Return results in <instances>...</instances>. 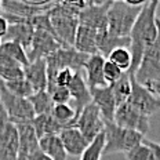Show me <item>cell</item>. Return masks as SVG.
Masks as SVG:
<instances>
[{
	"instance_id": "obj_1",
	"label": "cell",
	"mask_w": 160,
	"mask_h": 160,
	"mask_svg": "<svg viewBox=\"0 0 160 160\" xmlns=\"http://www.w3.org/2000/svg\"><path fill=\"white\" fill-rule=\"evenodd\" d=\"M160 3L158 0L146 2L137 18L130 33V52L132 57V64L128 75L134 78L137 69L142 61L145 51L158 38V11Z\"/></svg>"
},
{
	"instance_id": "obj_2",
	"label": "cell",
	"mask_w": 160,
	"mask_h": 160,
	"mask_svg": "<svg viewBox=\"0 0 160 160\" xmlns=\"http://www.w3.org/2000/svg\"><path fill=\"white\" fill-rule=\"evenodd\" d=\"M87 4L88 2H59L48 10L52 33L62 47L75 46L79 15L87 7Z\"/></svg>"
},
{
	"instance_id": "obj_3",
	"label": "cell",
	"mask_w": 160,
	"mask_h": 160,
	"mask_svg": "<svg viewBox=\"0 0 160 160\" xmlns=\"http://www.w3.org/2000/svg\"><path fill=\"white\" fill-rule=\"evenodd\" d=\"M146 2H112L108 8V32L115 38H130L139 12Z\"/></svg>"
},
{
	"instance_id": "obj_4",
	"label": "cell",
	"mask_w": 160,
	"mask_h": 160,
	"mask_svg": "<svg viewBox=\"0 0 160 160\" xmlns=\"http://www.w3.org/2000/svg\"><path fill=\"white\" fill-rule=\"evenodd\" d=\"M104 135V155H111V153H124L126 155L135 146L141 145L145 139L141 132L119 127L115 123H105Z\"/></svg>"
},
{
	"instance_id": "obj_5",
	"label": "cell",
	"mask_w": 160,
	"mask_h": 160,
	"mask_svg": "<svg viewBox=\"0 0 160 160\" xmlns=\"http://www.w3.org/2000/svg\"><path fill=\"white\" fill-rule=\"evenodd\" d=\"M134 79L145 87L160 82V18H158V38L145 51Z\"/></svg>"
},
{
	"instance_id": "obj_6",
	"label": "cell",
	"mask_w": 160,
	"mask_h": 160,
	"mask_svg": "<svg viewBox=\"0 0 160 160\" xmlns=\"http://www.w3.org/2000/svg\"><path fill=\"white\" fill-rule=\"evenodd\" d=\"M0 105L15 126L22 123H31L36 116L29 98H21L11 94L2 80H0Z\"/></svg>"
},
{
	"instance_id": "obj_7",
	"label": "cell",
	"mask_w": 160,
	"mask_h": 160,
	"mask_svg": "<svg viewBox=\"0 0 160 160\" xmlns=\"http://www.w3.org/2000/svg\"><path fill=\"white\" fill-rule=\"evenodd\" d=\"M18 130L0 105V160H18Z\"/></svg>"
},
{
	"instance_id": "obj_8",
	"label": "cell",
	"mask_w": 160,
	"mask_h": 160,
	"mask_svg": "<svg viewBox=\"0 0 160 160\" xmlns=\"http://www.w3.org/2000/svg\"><path fill=\"white\" fill-rule=\"evenodd\" d=\"M73 127L78 128L79 131L84 135V138L91 144L97 137L104 132L105 120L102 119L98 108H97L92 102H90L78 115Z\"/></svg>"
},
{
	"instance_id": "obj_9",
	"label": "cell",
	"mask_w": 160,
	"mask_h": 160,
	"mask_svg": "<svg viewBox=\"0 0 160 160\" xmlns=\"http://www.w3.org/2000/svg\"><path fill=\"white\" fill-rule=\"evenodd\" d=\"M127 102L149 119L160 111V98L151 88L137 83L134 78H131V95Z\"/></svg>"
},
{
	"instance_id": "obj_10",
	"label": "cell",
	"mask_w": 160,
	"mask_h": 160,
	"mask_svg": "<svg viewBox=\"0 0 160 160\" xmlns=\"http://www.w3.org/2000/svg\"><path fill=\"white\" fill-rule=\"evenodd\" d=\"M113 123L118 124L119 127L141 132L142 135H145L149 131V127H151V119L142 115L141 112H138L128 102H124V104L119 105L116 108Z\"/></svg>"
},
{
	"instance_id": "obj_11",
	"label": "cell",
	"mask_w": 160,
	"mask_h": 160,
	"mask_svg": "<svg viewBox=\"0 0 160 160\" xmlns=\"http://www.w3.org/2000/svg\"><path fill=\"white\" fill-rule=\"evenodd\" d=\"M61 47V43L55 39L52 33L46 31H35L31 47L26 54H28L29 62H33L36 59H46Z\"/></svg>"
},
{
	"instance_id": "obj_12",
	"label": "cell",
	"mask_w": 160,
	"mask_h": 160,
	"mask_svg": "<svg viewBox=\"0 0 160 160\" xmlns=\"http://www.w3.org/2000/svg\"><path fill=\"white\" fill-rule=\"evenodd\" d=\"M91 101L101 113L102 119L105 123H113L115 119V112H116V101L112 92L111 86H105V87H98V88H91Z\"/></svg>"
},
{
	"instance_id": "obj_13",
	"label": "cell",
	"mask_w": 160,
	"mask_h": 160,
	"mask_svg": "<svg viewBox=\"0 0 160 160\" xmlns=\"http://www.w3.org/2000/svg\"><path fill=\"white\" fill-rule=\"evenodd\" d=\"M17 130H18V139H19L18 160H29V158L33 153L40 151L39 138L32 126V122L17 124Z\"/></svg>"
},
{
	"instance_id": "obj_14",
	"label": "cell",
	"mask_w": 160,
	"mask_h": 160,
	"mask_svg": "<svg viewBox=\"0 0 160 160\" xmlns=\"http://www.w3.org/2000/svg\"><path fill=\"white\" fill-rule=\"evenodd\" d=\"M106 58L101 54H92L88 57L83 72H84V80L87 83L88 88H98L105 87L106 82L104 79V65Z\"/></svg>"
},
{
	"instance_id": "obj_15",
	"label": "cell",
	"mask_w": 160,
	"mask_h": 160,
	"mask_svg": "<svg viewBox=\"0 0 160 160\" xmlns=\"http://www.w3.org/2000/svg\"><path fill=\"white\" fill-rule=\"evenodd\" d=\"M54 4H55V2H52L51 4L46 6V7H35L28 0H22V2H17V0H3L2 2L3 12L15 15L22 19H32L33 17H36V15L44 14V12H47Z\"/></svg>"
},
{
	"instance_id": "obj_16",
	"label": "cell",
	"mask_w": 160,
	"mask_h": 160,
	"mask_svg": "<svg viewBox=\"0 0 160 160\" xmlns=\"http://www.w3.org/2000/svg\"><path fill=\"white\" fill-rule=\"evenodd\" d=\"M58 135L64 144L66 153L72 156H82L90 145V142L84 138V135L73 126L62 128Z\"/></svg>"
},
{
	"instance_id": "obj_17",
	"label": "cell",
	"mask_w": 160,
	"mask_h": 160,
	"mask_svg": "<svg viewBox=\"0 0 160 160\" xmlns=\"http://www.w3.org/2000/svg\"><path fill=\"white\" fill-rule=\"evenodd\" d=\"M25 79L31 84L33 94L43 90H47V64L46 59H36L33 62H29V65L24 68Z\"/></svg>"
},
{
	"instance_id": "obj_18",
	"label": "cell",
	"mask_w": 160,
	"mask_h": 160,
	"mask_svg": "<svg viewBox=\"0 0 160 160\" xmlns=\"http://www.w3.org/2000/svg\"><path fill=\"white\" fill-rule=\"evenodd\" d=\"M69 92H71L72 99H75V111L76 113H79L87 106L91 101V92L90 88L86 83L84 78H83V72H76L73 76L72 83L69 84Z\"/></svg>"
},
{
	"instance_id": "obj_19",
	"label": "cell",
	"mask_w": 160,
	"mask_h": 160,
	"mask_svg": "<svg viewBox=\"0 0 160 160\" xmlns=\"http://www.w3.org/2000/svg\"><path fill=\"white\" fill-rule=\"evenodd\" d=\"M33 33H35V28L31 24V19H24L17 24H11L8 26V31L3 42H14L21 44L28 52L29 47H31Z\"/></svg>"
},
{
	"instance_id": "obj_20",
	"label": "cell",
	"mask_w": 160,
	"mask_h": 160,
	"mask_svg": "<svg viewBox=\"0 0 160 160\" xmlns=\"http://www.w3.org/2000/svg\"><path fill=\"white\" fill-rule=\"evenodd\" d=\"M39 146L40 151L44 155H47L51 160H66L68 153H66L64 144H62L58 134L42 137L39 139Z\"/></svg>"
},
{
	"instance_id": "obj_21",
	"label": "cell",
	"mask_w": 160,
	"mask_h": 160,
	"mask_svg": "<svg viewBox=\"0 0 160 160\" xmlns=\"http://www.w3.org/2000/svg\"><path fill=\"white\" fill-rule=\"evenodd\" d=\"M32 126L36 131V135L40 139L42 137L51 135V134H59L64 126H61L57 120L52 118L51 113L48 115H39L35 116V119L32 120Z\"/></svg>"
},
{
	"instance_id": "obj_22",
	"label": "cell",
	"mask_w": 160,
	"mask_h": 160,
	"mask_svg": "<svg viewBox=\"0 0 160 160\" xmlns=\"http://www.w3.org/2000/svg\"><path fill=\"white\" fill-rule=\"evenodd\" d=\"M24 66L15 62L7 55L0 54V80L4 83L12 82V80L24 79Z\"/></svg>"
},
{
	"instance_id": "obj_23",
	"label": "cell",
	"mask_w": 160,
	"mask_h": 160,
	"mask_svg": "<svg viewBox=\"0 0 160 160\" xmlns=\"http://www.w3.org/2000/svg\"><path fill=\"white\" fill-rule=\"evenodd\" d=\"M29 101H31V104L33 106V111H35L36 116L48 115L54 109V102H52V98L48 94L47 90H43V91L32 94L29 97Z\"/></svg>"
},
{
	"instance_id": "obj_24",
	"label": "cell",
	"mask_w": 160,
	"mask_h": 160,
	"mask_svg": "<svg viewBox=\"0 0 160 160\" xmlns=\"http://www.w3.org/2000/svg\"><path fill=\"white\" fill-rule=\"evenodd\" d=\"M0 54L7 55L11 59H14L15 62H18L19 65H22L24 68L29 65V58L26 54L25 48L21 44L14 42H3L2 47H0Z\"/></svg>"
},
{
	"instance_id": "obj_25",
	"label": "cell",
	"mask_w": 160,
	"mask_h": 160,
	"mask_svg": "<svg viewBox=\"0 0 160 160\" xmlns=\"http://www.w3.org/2000/svg\"><path fill=\"white\" fill-rule=\"evenodd\" d=\"M111 87H112L113 97H115L116 105L119 106L124 104V102L128 101L130 95H131V76L128 73H124L118 82L113 83Z\"/></svg>"
},
{
	"instance_id": "obj_26",
	"label": "cell",
	"mask_w": 160,
	"mask_h": 160,
	"mask_svg": "<svg viewBox=\"0 0 160 160\" xmlns=\"http://www.w3.org/2000/svg\"><path fill=\"white\" fill-rule=\"evenodd\" d=\"M51 115L59 124L64 126V128L73 126L76 122V118H78V113H76L75 108L71 106L69 104L54 105V109H52Z\"/></svg>"
},
{
	"instance_id": "obj_27",
	"label": "cell",
	"mask_w": 160,
	"mask_h": 160,
	"mask_svg": "<svg viewBox=\"0 0 160 160\" xmlns=\"http://www.w3.org/2000/svg\"><path fill=\"white\" fill-rule=\"evenodd\" d=\"M108 61H111L112 64H115L118 68H120L124 73H128L131 69V64H132V57L128 48L126 47H120L113 50L111 54L108 55Z\"/></svg>"
},
{
	"instance_id": "obj_28",
	"label": "cell",
	"mask_w": 160,
	"mask_h": 160,
	"mask_svg": "<svg viewBox=\"0 0 160 160\" xmlns=\"http://www.w3.org/2000/svg\"><path fill=\"white\" fill-rule=\"evenodd\" d=\"M104 146L105 135L102 132L88 145V148L84 151V153L80 156V160H101L102 155H104Z\"/></svg>"
},
{
	"instance_id": "obj_29",
	"label": "cell",
	"mask_w": 160,
	"mask_h": 160,
	"mask_svg": "<svg viewBox=\"0 0 160 160\" xmlns=\"http://www.w3.org/2000/svg\"><path fill=\"white\" fill-rule=\"evenodd\" d=\"M4 86L11 94H14L17 97H21V98H29V97L33 94V90L31 87V84H29L28 80L25 78L18 79V80H12V82H7V83H4Z\"/></svg>"
},
{
	"instance_id": "obj_30",
	"label": "cell",
	"mask_w": 160,
	"mask_h": 160,
	"mask_svg": "<svg viewBox=\"0 0 160 160\" xmlns=\"http://www.w3.org/2000/svg\"><path fill=\"white\" fill-rule=\"evenodd\" d=\"M126 159L127 160H155L152 149L142 141L141 145L135 146L134 149H131L130 152L126 153Z\"/></svg>"
},
{
	"instance_id": "obj_31",
	"label": "cell",
	"mask_w": 160,
	"mask_h": 160,
	"mask_svg": "<svg viewBox=\"0 0 160 160\" xmlns=\"http://www.w3.org/2000/svg\"><path fill=\"white\" fill-rule=\"evenodd\" d=\"M124 75V72L122 71L120 68H118L115 64H112L111 61L106 59L105 61V65H104V79L106 82L108 86H112L113 83H116L118 80Z\"/></svg>"
},
{
	"instance_id": "obj_32",
	"label": "cell",
	"mask_w": 160,
	"mask_h": 160,
	"mask_svg": "<svg viewBox=\"0 0 160 160\" xmlns=\"http://www.w3.org/2000/svg\"><path fill=\"white\" fill-rule=\"evenodd\" d=\"M52 98L54 105H61V104H68L69 99H72L71 92L68 88H62V87H55L54 90L48 92Z\"/></svg>"
},
{
	"instance_id": "obj_33",
	"label": "cell",
	"mask_w": 160,
	"mask_h": 160,
	"mask_svg": "<svg viewBox=\"0 0 160 160\" xmlns=\"http://www.w3.org/2000/svg\"><path fill=\"white\" fill-rule=\"evenodd\" d=\"M144 142L152 149L153 156H155V160H160V144H159V142L149 141V139H144Z\"/></svg>"
},
{
	"instance_id": "obj_34",
	"label": "cell",
	"mask_w": 160,
	"mask_h": 160,
	"mask_svg": "<svg viewBox=\"0 0 160 160\" xmlns=\"http://www.w3.org/2000/svg\"><path fill=\"white\" fill-rule=\"evenodd\" d=\"M8 26H10L8 21L3 15H0V39H2V40L6 38V35H7Z\"/></svg>"
},
{
	"instance_id": "obj_35",
	"label": "cell",
	"mask_w": 160,
	"mask_h": 160,
	"mask_svg": "<svg viewBox=\"0 0 160 160\" xmlns=\"http://www.w3.org/2000/svg\"><path fill=\"white\" fill-rule=\"evenodd\" d=\"M29 160H51V159H50L47 155H44L42 151H38L29 158Z\"/></svg>"
},
{
	"instance_id": "obj_36",
	"label": "cell",
	"mask_w": 160,
	"mask_h": 160,
	"mask_svg": "<svg viewBox=\"0 0 160 160\" xmlns=\"http://www.w3.org/2000/svg\"><path fill=\"white\" fill-rule=\"evenodd\" d=\"M148 88H151L152 91L155 92V94H156V95H158L159 98H160V82H159V83H153V84H151Z\"/></svg>"
},
{
	"instance_id": "obj_37",
	"label": "cell",
	"mask_w": 160,
	"mask_h": 160,
	"mask_svg": "<svg viewBox=\"0 0 160 160\" xmlns=\"http://www.w3.org/2000/svg\"><path fill=\"white\" fill-rule=\"evenodd\" d=\"M3 14V7H2V2H0V15Z\"/></svg>"
},
{
	"instance_id": "obj_38",
	"label": "cell",
	"mask_w": 160,
	"mask_h": 160,
	"mask_svg": "<svg viewBox=\"0 0 160 160\" xmlns=\"http://www.w3.org/2000/svg\"><path fill=\"white\" fill-rule=\"evenodd\" d=\"M2 43H3V40H2V39H0V47H2Z\"/></svg>"
}]
</instances>
